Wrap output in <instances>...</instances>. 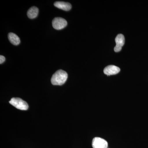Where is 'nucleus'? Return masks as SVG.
<instances>
[{
  "label": "nucleus",
  "instance_id": "1",
  "mask_svg": "<svg viewBox=\"0 0 148 148\" xmlns=\"http://www.w3.org/2000/svg\"><path fill=\"white\" fill-rule=\"evenodd\" d=\"M68 77V74L66 71L62 70H58L52 75L51 83L54 85H62L66 82Z\"/></svg>",
  "mask_w": 148,
  "mask_h": 148
},
{
  "label": "nucleus",
  "instance_id": "2",
  "mask_svg": "<svg viewBox=\"0 0 148 148\" xmlns=\"http://www.w3.org/2000/svg\"><path fill=\"white\" fill-rule=\"evenodd\" d=\"M9 103L16 108L22 110H27L29 108V106L27 102L20 98H12L9 101Z\"/></svg>",
  "mask_w": 148,
  "mask_h": 148
},
{
  "label": "nucleus",
  "instance_id": "3",
  "mask_svg": "<svg viewBox=\"0 0 148 148\" xmlns=\"http://www.w3.org/2000/svg\"><path fill=\"white\" fill-rule=\"evenodd\" d=\"M52 26L54 29L61 30L67 26V22L66 19L61 17H56L52 22Z\"/></svg>",
  "mask_w": 148,
  "mask_h": 148
},
{
  "label": "nucleus",
  "instance_id": "4",
  "mask_svg": "<svg viewBox=\"0 0 148 148\" xmlns=\"http://www.w3.org/2000/svg\"><path fill=\"white\" fill-rule=\"evenodd\" d=\"M92 145L93 148H108V143L103 138L96 137L92 140Z\"/></svg>",
  "mask_w": 148,
  "mask_h": 148
},
{
  "label": "nucleus",
  "instance_id": "5",
  "mask_svg": "<svg viewBox=\"0 0 148 148\" xmlns=\"http://www.w3.org/2000/svg\"><path fill=\"white\" fill-rule=\"evenodd\" d=\"M115 42L116 45L114 48V50L115 52H119L121 50L122 47L124 45L125 38L124 36L121 34L118 35L115 38Z\"/></svg>",
  "mask_w": 148,
  "mask_h": 148
},
{
  "label": "nucleus",
  "instance_id": "6",
  "mask_svg": "<svg viewBox=\"0 0 148 148\" xmlns=\"http://www.w3.org/2000/svg\"><path fill=\"white\" fill-rule=\"evenodd\" d=\"M120 69L117 66L110 65L106 67L104 70V73L108 76L114 75L119 73Z\"/></svg>",
  "mask_w": 148,
  "mask_h": 148
},
{
  "label": "nucleus",
  "instance_id": "7",
  "mask_svg": "<svg viewBox=\"0 0 148 148\" xmlns=\"http://www.w3.org/2000/svg\"><path fill=\"white\" fill-rule=\"evenodd\" d=\"M54 5L56 7L63 10L68 11L72 8L71 5L69 3L63 1H56L54 3Z\"/></svg>",
  "mask_w": 148,
  "mask_h": 148
},
{
  "label": "nucleus",
  "instance_id": "8",
  "mask_svg": "<svg viewBox=\"0 0 148 148\" xmlns=\"http://www.w3.org/2000/svg\"><path fill=\"white\" fill-rule=\"evenodd\" d=\"M8 38L10 41L13 45H17L20 43V40L19 37L14 33H9L8 34Z\"/></svg>",
  "mask_w": 148,
  "mask_h": 148
},
{
  "label": "nucleus",
  "instance_id": "9",
  "mask_svg": "<svg viewBox=\"0 0 148 148\" xmlns=\"http://www.w3.org/2000/svg\"><path fill=\"white\" fill-rule=\"evenodd\" d=\"M39 10L36 7L33 6L27 12V16L30 18H36L38 14Z\"/></svg>",
  "mask_w": 148,
  "mask_h": 148
},
{
  "label": "nucleus",
  "instance_id": "10",
  "mask_svg": "<svg viewBox=\"0 0 148 148\" xmlns=\"http://www.w3.org/2000/svg\"><path fill=\"white\" fill-rule=\"evenodd\" d=\"M5 58L2 55L0 56V64H2L5 61Z\"/></svg>",
  "mask_w": 148,
  "mask_h": 148
}]
</instances>
